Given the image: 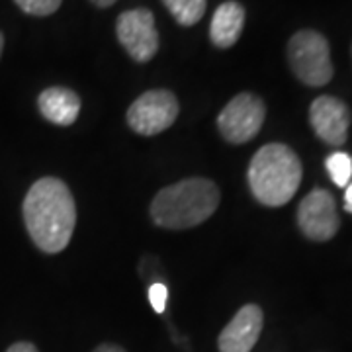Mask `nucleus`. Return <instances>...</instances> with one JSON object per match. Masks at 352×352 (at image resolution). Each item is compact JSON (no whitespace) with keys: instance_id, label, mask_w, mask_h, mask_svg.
<instances>
[{"instance_id":"1","label":"nucleus","mask_w":352,"mask_h":352,"mask_svg":"<svg viewBox=\"0 0 352 352\" xmlns=\"http://www.w3.org/2000/svg\"><path fill=\"white\" fill-rule=\"evenodd\" d=\"M30 239L39 251L57 254L71 243L76 223V206L63 180L45 176L32 184L22 206Z\"/></svg>"},{"instance_id":"2","label":"nucleus","mask_w":352,"mask_h":352,"mask_svg":"<svg viewBox=\"0 0 352 352\" xmlns=\"http://www.w3.org/2000/svg\"><path fill=\"white\" fill-rule=\"evenodd\" d=\"M219 198V188L208 178L180 180L155 196L151 217L164 229H190L214 215Z\"/></svg>"},{"instance_id":"3","label":"nucleus","mask_w":352,"mask_h":352,"mask_svg":"<svg viewBox=\"0 0 352 352\" xmlns=\"http://www.w3.org/2000/svg\"><path fill=\"white\" fill-rule=\"evenodd\" d=\"M302 182V163L298 155L282 143L261 147L249 164L252 196L263 206L280 208L288 204Z\"/></svg>"},{"instance_id":"4","label":"nucleus","mask_w":352,"mask_h":352,"mask_svg":"<svg viewBox=\"0 0 352 352\" xmlns=\"http://www.w3.org/2000/svg\"><path fill=\"white\" fill-rule=\"evenodd\" d=\"M288 61L294 75L307 87H325L333 78L329 41L319 32L294 34L288 41Z\"/></svg>"},{"instance_id":"5","label":"nucleus","mask_w":352,"mask_h":352,"mask_svg":"<svg viewBox=\"0 0 352 352\" xmlns=\"http://www.w3.org/2000/svg\"><path fill=\"white\" fill-rule=\"evenodd\" d=\"M178 118V100L170 90H149L127 110V124L139 135H157Z\"/></svg>"},{"instance_id":"6","label":"nucleus","mask_w":352,"mask_h":352,"mask_svg":"<svg viewBox=\"0 0 352 352\" xmlns=\"http://www.w3.org/2000/svg\"><path fill=\"white\" fill-rule=\"evenodd\" d=\"M116 36L127 55L138 63L151 61L159 51L155 16L147 8H133L120 14L116 22Z\"/></svg>"},{"instance_id":"7","label":"nucleus","mask_w":352,"mask_h":352,"mask_svg":"<svg viewBox=\"0 0 352 352\" xmlns=\"http://www.w3.org/2000/svg\"><path fill=\"white\" fill-rule=\"evenodd\" d=\"M264 116H266L264 102L254 94L243 92V94H237L221 110L217 118V127H219V133L229 143L241 145V143L251 141L261 131Z\"/></svg>"},{"instance_id":"8","label":"nucleus","mask_w":352,"mask_h":352,"mask_svg":"<svg viewBox=\"0 0 352 352\" xmlns=\"http://www.w3.org/2000/svg\"><path fill=\"white\" fill-rule=\"evenodd\" d=\"M298 226L311 241H329L337 235L340 227L335 198L327 190H311L298 208Z\"/></svg>"},{"instance_id":"9","label":"nucleus","mask_w":352,"mask_h":352,"mask_svg":"<svg viewBox=\"0 0 352 352\" xmlns=\"http://www.w3.org/2000/svg\"><path fill=\"white\" fill-rule=\"evenodd\" d=\"M309 122L317 138L329 145H342L349 138L351 112L335 96H319L309 108Z\"/></svg>"},{"instance_id":"10","label":"nucleus","mask_w":352,"mask_h":352,"mask_svg":"<svg viewBox=\"0 0 352 352\" xmlns=\"http://www.w3.org/2000/svg\"><path fill=\"white\" fill-rule=\"evenodd\" d=\"M263 331V309L254 303L243 305L219 335V352H251Z\"/></svg>"},{"instance_id":"11","label":"nucleus","mask_w":352,"mask_h":352,"mask_svg":"<svg viewBox=\"0 0 352 352\" xmlns=\"http://www.w3.org/2000/svg\"><path fill=\"white\" fill-rule=\"evenodd\" d=\"M38 108L47 122L67 127L75 124L80 113V98L71 88L51 87L39 94Z\"/></svg>"},{"instance_id":"12","label":"nucleus","mask_w":352,"mask_h":352,"mask_svg":"<svg viewBox=\"0 0 352 352\" xmlns=\"http://www.w3.org/2000/svg\"><path fill=\"white\" fill-rule=\"evenodd\" d=\"M243 25H245V8L235 0L223 2L221 6H217L212 18L210 39L215 47L229 50L239 41Z\"/></svg>"},{"instance_id":"13","label":"nucleus","mask_w":352,"mask_h":352,"mask_svg":"<svg viewBox=\"0 0 352 352\" xmlns=\"http://www.w3.org/2000/svg\"><path fill=\"white\" fill-rule=\"evenodd\" d=\"M163 2L178 24L194 25L204 18L208 0H163Z\"/></svg>"},{"instance_id":"14","label":"nucleus","mask_w":352,"mask_h":352,"mask_svg":"<svg viewBox=\"0 0 352 352\" xmlns=\"http://www.w3.org/2000/svg\"><path fill=\"white\" fill-rule=\"evenodd\" d=\"M325 166H327V173L331 176V180L340 186V188H346L351 184L352 178V157L346 155V153H333L329 155L327 161H325Z\"/></svg>"},{"instance_id":"15","label":"nucleus","mask_w":352,"mask_h":352,"mask_svg":"<svg viewBox=\"0 0 352 352\" xmlns=\"http://www.w3.org/2000/svg\"><path fill=\"white\" fill-rule=\"evenodd\" d=\"M22 12L30 16H51L59 10L63 0H14Z\"/></svg>"},{"instance_id":"16","label":"nucleus","mask_w":352,"mask_h":352,"mask_svg":"<svg viewBox=\"0 0 352 352\" xmlns=\"http://www.w3.org/2000/svg\"><path fill=\"white\" fill-rule=\"evenodd\" d=\"M166 300H168V288L163 282H153L149 288V302L157 314H164L166 309Z\"/></svg>"},{"instance_id":"17","label":"nucleus","mask_w":352,"mask_h":352,"mask_svg":"<svg viewBox=\"0 0 352 352\" xmlns=\"http://www.w3.org/2000/svg\"><path fill=\"white\" fill-rule=\"evenodd\" d=\"M6 352H39V351L36 349V344L22 340V342H14L12 346H8V351Z\"/></svg>"},{"instance_id":"18","label":"nucleus","mask_w":352,"mask_h":352,"mask_svg":"<svg viewBox=\"0 0 352 352\" xmlns=\"http://www.w3.org/2000/svg\"><path fill=\"white\" fill-rule=\"evenodd\" d=\"M344 210L352 214V182L344 190Z\"/></svg>"},{"instance_id":"19","label":"nucleus","mask_w":352,"mask_h":352,"mask_svg":"<svg viewBox=\"0 0 352 352\" xmlns=\"http://www.w3.org/2000/svg\"><path fill=\"white\" fill-rule=\"evenodd\" d=\"M94 352H126L122 346L118 344H100L98 349H94Z\"/></svg>"},{"instance_id":"20","label":"nucleus","mask_w":352,"mask_h":352,"mask_svg":"<svg viewBox=\"0 0 352 352\" xmlns=\"http://www.w3.org/2000/svg\"><path fill=\"white\" fill-rule=\"evenodd\" d=\"M116 0H92V4H96L98 8H108V6H112Z\"/></svg>"},{"instance_id":"21","label":"nucleus","mask_w":352,"mask_h":352,"mask_svg":"<svg viewBox=\"0 0 352 352\" xmlns=\"http://www.w3.org/2000/svg\"><path fill=\"white\" fill-rule=\"evenodd\" d=\"M2 51H4V36L0 32V57H2Z\"/></svg>"}]
</instances>
